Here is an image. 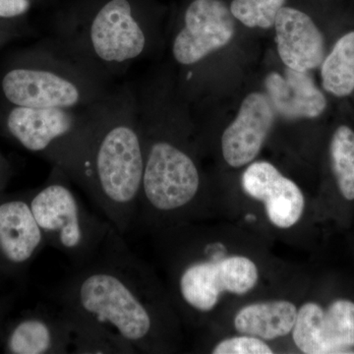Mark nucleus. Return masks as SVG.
I'll return each instance as SVG.
<instances>
[{"mask_svg":"<svg viewBox=\"0 0 354 354\" xmlns=\"http://www.w3.org/2000/svg\"><path fill=\"white\" fill-rule=\"evenodd\" d=\"M53 298L67 318L108 330L138 353L176 348L169 297L113 227L90 260L71 268Z\"/></svg>","mask_w":354,"mask_h":354,"instance_id":"1","label":"nucleus"},{"mask_svg":"<svg viewBox=\"0 0 354 354\" xmlns=\"http://www.w3.org/2000/svg\"><path fill=\"white\" fill-rule=\"evenodd\" d=\"M144 165L143 135L133 114L95 118L86 193L123 236L137 225Z\"/></svg>","mask_w":354,"mask_h":354,"instance_id":"2","label":"nucleus"},{"mask_svg":"<svg viewBox=\"0 0 354 354\" xmlns=\"http://www.w3.org/2000/svg\"><path fill=\"white\" fill-rule=\"evenodd\" d=\"M143 181L137 225L160 230L185 223L201 189L195 160L174 142L143 134Z\"/></svg>","mask_w":354,"mask_h":354,"instance_id":"3","label":"nucleus"},{"mask_svg":"<svg viewBox=\"0 0 354 354\" xmlns=\"http://www.w3.org/2000/svg\"><path fill=\"white\" fill-rule=\"evenodd\" d=\"M67 178L55 167L50 183L32 196L30 206L46 243L78 267L97 252L113 225L86 208Z\"/></svg>","mask_w":354,"mask_h":354,"instance_id":"4","label":"nucleus"},{"mask_svg":"<svg viewBox=\"0 0 354 354\" xmlns=\"http://www.w3.org/2000/svg\"><path fill=\"white\" fill-rule=\"evenodd\" d=\"M183 19V27L172 44L179 64H197L234 38L236 20L223 0H191Z\"/></svg>","mask_w":354,"mask_h":354,"instance_id":"5","label":"nucleus"},{"mask_svg":"<svg viewBox=\"0 0 354 354\" xmlns=\"http://www.w3.org/2000/svg\"><path fill=\"white\" fill-rule=\"evenodd\" d=\"M95 57L106 64H123L139 57L147 37L129 0H109L95 13L88 31Z\"/></svg>","mask_w":354,"mask_h":354,"instance_id":"6","label":"nucleus"},{"mask_svg":"<svg viewBox=\"0 0 354 354\" xmlns=\"http://www.w3.org/2000/svg\"><path fill=\"white\" fill-rule=\"evenodd\" d=\"M2 90L9 102L25 108L73 109L85 97L77 81L55 69H14L4 76Z\"/></svg>","mask_w":354,"mask_h":354,"instance_id":"7","label":"nucleus"},{"mask_svg":"<svg viewBox=\"0 0 354 354\" xmlns=\"http://www.w3.org/2000/svg\"><path fill=\"white\" fill-rule=\"evenodd\" d=\"M241 185L249 197L263 203L274 227H292L304 215L305 198L301 189L271 162L260 160L249 165L242 174Z\"/></svg>","mask_w":354,"mask_h":354,"instance_id":"8","label":"nucleus"},{"mask_svg":"<svg viewBox=\"0 0 354 354\" xmlns=\"http://www.w3.org/2000/svg\"><path fill=\"white\" fill-rule=\"evenodd\" d=\"M274 122V109L267 95L252 93L242 102L235 120L221 136L223 158L232 167L251 164L259 155Z\"/></svg>","mask_w":354,"mask_h":354,"instance_id":"9","label":"nucleus"},{"mask_svg":"<svg viewBox=\"0 0 354 354\" xmlns=\"http://www.w3.org/2000/svg\"><path fill=\"white\" fill-rule=\"evenodd\" d=\"M274 27L279 57L286 67L307 72L322 64L325 39L308 13L286 3Z\"/></svg>","mask_w":354,"mask_h":354,"instance_id":"10","label":"nucleus"},{"mask_svg":"<svg viewBox=\"0 0 354 354\" xmlns=\"http://www.w3.org/2000/svg\"><path fill=\"white\" fill-rule=\"evenodd\" d=\"M46 244L30 202L0 203V256L8 264H27Z\"/></svg>","mask_w":354,"mask_h":354,"instance_id":"11","label":"nucleus"},{"mask_svg":"<svg viewBox=\"0 0 354 354\" xmlns=\"http://www.w3.org/2000/svg\"><path fill=\"white\" fill-rule=\"evenodd\" d=\"M73 330L62 310L21 320L7 337V349L14 354L71 353Z\"/></svg>","mask_w":354,"mask_h":354,"instance_id":"12","label":"nucleus"},{"mask_svg":"<svg viewBox=\"0 0 354 354\" xmlns=\"http://www.w3.org/2000/svg\"><path fill=\"white\" fill-rule=\"evenodd\" d=\"M268 97L274 111L288 120L315 118L327 108V100L308 71L286 67L285 75L269 74L265 81Z\"/></svg>","mask_w":354,"mask_h":354,"instance_id":"13","label":"nucleus"},{"mask_svg":"<svg viewBox=\"0 0 354 354\" xmlns=\"http://www.w3.org/2000/svg\"><path fill=\"white\" fill-rule=\"evenodd\" d=\"M297 305L288 300H270L246 305L234 317L235 330L264 341L286 337L297 321Z\"/></svg>","mask_w":354,"mask_h":354,"instance_id":"14","label":"nucleus"},{"mask_svg":"<svg viewBox=\"0 0 354 354\" xmlns=\"http://www.w3.org/2000/svg\"><path fill=\"white\" fill-rule=\"evenodd\" d=\"M322 354L348 353L354 346V304L339 299L324 309L320 328Z\"/></svg>","mask_w":354,"mask_h":354,"instance_id":"15","label":"nucleus"},{"mask_svg":"<svg viewBox=\"0 0 354 354\" xmlns=\"http://www.w3.org/2000/svg\"><path fill=\"white\" fill-rule=\"evenodd\" d=\"M323 87L335 97H346L354 91V32L335 43L321 64Z\"/></svg>","mask_w":354,"mask_h":354,"instance_id":"16","label":"nucleus"},{"mask_svg":"<svg viewBox=\"0 0 354 354\" xmlns=\"http://www.w3.org/2000/svg\"><path fill=\"white\" fill-rule=\"evenodd\" d=\"M72 354H135L136 349L108 330L91 324L71 320Z\"/></svg>","mask_w":354,"mask_h":354,"instance_id":"17","label":"nucleus"},{"mask_svg":"<svg viewBox=\"0 0 354 354\" xmlns=\"http://www.w3.org/2000/svg\"><path fill=\"white\" fill-rule=\"evenodd\" d=\"M330 164L337 187L344 199L354 200V131L342 125L335 130L330 146Z\"/></svg>","mask_w":354,"mask_h":354,"instance_id":"18","label":"nucleus"},{"mask_svg":"<svg viewBox=\"0 0 354 354\" xmlns=\"http://www.w3.org/2000/svg\"><path fill=\"white\" fill-rule=\"evenodd\" d=\"M225 292L244 295L259 281V269L250 258L232 255L218 259Z\"/></svg>","mask_w":354,"mask_h":354,"instance_id":"19","label":"nucleus"},{"mask_svg":"<svg viewBox=\"0 0 354 354\" xmlns=\"http://www.w3.org/2000/svg\"><path fill=\"white\" fill-rule=\"evenodd\" d=\"M288 0H230V12L234 19L248 28L270 29Z\"/></svg>","mask_w":354,"mask_h":354,"instance_id":"20","label":"nucleus"},{"mask_svg":"<svg viewBox=\"0 0 354 354\" xmlns=\"http://www.w3.org/2000/svg\"><path fill=\"white\" fill-rule=\"evenodd\" d=\"M324 308L315 302H306L298 309L297 321L293 327V342L301 353L322 354L320 328Z\"/></svg>","mask_w":354,"mask_h":354,"instance_id":"21","label":"nucleus"},{"mask_svg":"<svg viewBox=\"0 0 354 354\" xmlns=\"http://www.w3.org/2000/svg\"><path fill=\"white\" fill-rule=\"evenodd\" d=\"M214 354H272L269 344L253 335H242L223 339L212 349Z\"/></svg>","mask_w":354,"mask_h":354,"instance_id":"22","label":"nucleus"},{"mask_svg":"<svg viewBox=\"0 0 354 354\" xmlns=\"http://www.w3.org/2000/svg\"><path fill=\"white\" fill-rule=\"evenodd\" d=\"M29 0H0V18H13L27 12Z\"/></svg>","mask_w":354,"mask_h":354,"instance_id":"23","label":"nucleus"}]
</instances>
